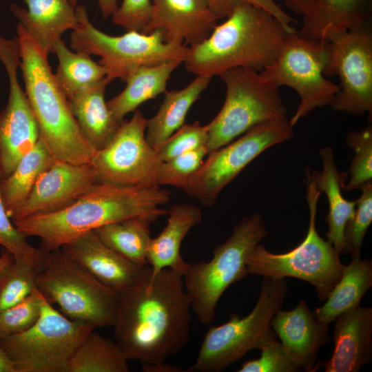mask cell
<instances>
[{
	"label": "cell",
	"mask_w": 372,
	"mask_h": 372,
	"mask_svg": "<svg viewBox=\"0 0 372 372\" xmlns=\"http://www.w3.org/2000/svg\"><path fill=\"white\" fill-rule=\"evenodd\" d=\"M192 312L183 276L170 269L154 273L147 265L138 281L119 293L115 341L128 360L163 362L187 345Z\"/></svg>",
	"instance_id": "obj_1"
},
{
	"label": "cell",
	"mask_w": 372,
	"mask_h": 372,
	"mask_svg": "<svg viewBox=\"0 0 372 372\" xmlns=\"http://www.w3.org/2000/svg\"><path fill=\"white\" fill-rule=\"evenodd\" d=\"M170 199V192L160 187L97 183L61 209L13 223L25 236L40 238V248L49 253L83 234L111 223L133 217L146 218L154 222L167 214L161 206Z\"/></svg>",
	"instance_id": "obj_2"
},
{
	"label": "cell",
	"mask_w": 372,
	"mask_h": 372,
	"mask_svg": "<svg viewBox=\"0 0 372 372\" xmlns=\"http://www.w3.org/2000/svg\"><path fill=\"white\" fill-rule=\"evenodd\" d=\"M295 28L261 8L240 4L205 40L188 47L183 63L189 72L211 79L235 68L261 71L274 61Z\"/></svg>",
	"instance_id": "obj_3"
},
{
	"label": "cell",
	"mask_w": 372,
	"mask_h": 372,
	"mask_svg": "<svg viewBox=\"0 0 372 372\" xmlns=\"http://www.w3.org/2000/svg\"><path fill=\"white\" fill-rule=\"evenodd\" d=\"M17 38L25 93L37 120L39 138L56 160L90 163L96 149L82 133L59 87L45 55L18 23Z\"/></svg>",
	"instance_id": "obj_4"
},
{
	"label": "cell",
	"mask_w": 372,
	"mask_h": 372,
	"mask_svg": "<svg viewBox=\"0 0 372 372\" xmlns=\"http://www.w3.org/2000/svg\"><path fill=\"white\" fill-rule=\"evenodd\" d=\"M267 235L262 216L251 214L234 226L229 238L214 249L210 260L187 263L184 287L192 311L201 324L214 320L218 302L225 290L248 276L247 259Z\"/></svg>",
	"instance_id": "obj_5"
},
{
	"label": "cell",
	"mask_w": 372,
	"mask_h": 372,
	"mask_svg": "<svg viewBox=\"0 0 372 372\" xmlns=\"http://www.w3.org/2000/svg\"><path fill=\"white\" fill-rule=\"evenodd\" d=\"M75 11L78 23L71 33L70 47L74 52L101 57L99 63L105 70L107 85L117 79L125 81L144 66L185 60L188 46L166 42L161 30L110 35L91 23L85 6H76Z\"/></svg>",
	"instance_id": "obj_6"
},
{
	"label": "cell",
	"mask_w": 372,
	"mask_h": 372,
	"mask_svg": "<svg viewBox=\"0 0 372 372\" xmlns=\"http://www.w3.org/2000/svg\"><path fill=\"white\" fill-rule=\"evenodd\" d=\"M288 285L284 278L263 276L258 301L246 316L231 313L229 320L205 333L195 363L187 372H218L274 337L271 320L282 307Z\"/></svg>",
	"instance_id": "obj_7"
},
{
	"label": "cell",
	"mask_w": 372,
	"mask_h": 372,
	"mask_svg": "<svg viewBox=\"0 0 372 372\" xmlns=\"http://www.w3.org/2000/svg\"><path fill=\"white\" fill-rule=\"evenodd\" d=\"M307 178L309 223L304 239L282 254L272 253L258 243L249 255L246 266L248 275L293 277L308 282L316 287L319 300L323 302L340 279L344 265L340 254L317 231L316 218L321 193L307 175Z\"/></svg>",
	"instance_id": "obj_8"
},
{
	"label": "cell",
	"mask_w": 372,
	"mask_h": 372,
	"mask_svg": "<svg viewBox=\"0 0 372 372\" xmlns=\"http://www.w3.org/2000/svg\"><path fill=\"white\" fill-rule=\"evenodd\" d=\"M36 287L50 303L74 321L94 327H113L119 293L108 287L61 249L49 252L38 272Z\"/></svg>",
	"instance_id": "obj_9"
},
{
	"label": "cell",
	"mask_w": 372,
	"mask_h": 372,
	"mask_svg": "<svg viewBox=\"0 0 372 372\" xmlns=\"http://www.w3.org/2000/svg\"><path fill=\"white\" fill-rule=\"evenodd\" d=\"M218 76L226 94L220 110L207 124L208 154L258 125L287 118L279 87L260 71L235 68Z\"/></svg>",
	"instance_id": "obj_10"
},
{
	"label": "cell",
	"mask_w": 372,
	"mask_h": 372,
	"mask_svg": "<svg viewBox=\"0 0 372 372\" xmlns=\"http://www.w3.org/2000/svg\"><path fill=\"white\" fill-rule=\"evenodd\" d=\"M95 328L69 319L44 297L39 317L25 331L0 340L16 372H65L85 337Z\"/></svg>",
	"instance_id": "obj_11"
},
{
	"label": "cell",
	"mask_w": 372,
	"mask_h": 372,
	"mask_svg": "<svg viewBox=\"0 0 372 372\" xmlns=\"http://www.w3.org/2000/svg\"><path fill=\"white\" fill-rule=\"evenodd\" d=\"M329 41L300 36L296 28L289 32L274 61L260 72L278 87L287 86L300 96V103L289 119L294 126L313 110L330 105L339 86L324 74Z\"/></svg>",
	"instance_id": "obj_12"
},
{
	"label": "cell",
	"mask_w": 372,
	"mask_h": 372,
	"mask_svg": "<svg viewBox=\"0 0 372 372\" xmlns=\"http://www.w3.org/2000/svg\"><path fill=\"white\" fill-rule=\"evenodd\" d=\"M293 135V126L287 118L258 125L209 152L182 189L202 205L211 206L222 190L253 160Z\"/></svg>",
	"instance_id": "obj_13"
},
{
	"label": "cell",
	"mask_w": 372,
	"mask_h": 372,
	"mask_svg": "<svg viewBox=\"0 0 372 372\" xmlns=\"http://www.w3.org/2000/svg\"><path fill=\"white\" fill-rule=\"evenodd\" d=\"M329 41L327 76L337 75L339 90L330 106L355 116L372 115V30L369 21Z\"/></svg>",
	"instance_id": "obj_14"
},
{
	"label": "cell",
	"mask_w": 372,
	"mask_h": 372,
	"mask_svg": "<svg viewBox=\"0 0 372 372\" xmlns=\"http://www.w3.org/2000/svg\"><path fill=\"white\" fill-rule=\"evenodd\" d=\"M147 121L140 110H135L129 121L121 123L107 144L96 151L90 163L98 183L160 187L156 178L162 161L146 141Z\"/></svg>",
	"instance_id": "obj_15"
},
{
	"label": "cell",
	"mask_w": 372,
	"mask_h": 372,
	"mask_svg": "<svg viewBox=\"0 0 372 372\" xmlns=\"http://www.w3.org/2000/svg\"><path fill=\"white\" fill-rule=\"evenodd\" d=\"M0 61L9 79L7 104L0 112V180L8 177L39 139V126L25 92L17 78L20 48L17 37L0 34Z\"/></svg>",
	"instance_id": "obj_16"
},
{
	"label": "cell",
	"mask_w": 372,
	"mask_h": 372,
	"mask_svg": "<svg viewBox=\"0 0 372 372\" xmlns=\"http://www.w3.org/2000/svg\"><path fill=\"white\" fill-rule=\"evenodd\" d=\"M98 183L91 163L74 165L56 160L38 178L22 205L12 215L15 222L61 209Z\"/></svg>",
	"instance_id": "obj_17"
},
{
	"label": "cell",
	"mask_w": 372,
	"mask_h": 372,
	"mask_svg": "<svg viewBox=\"0 0 372 372\" xmlns=\"http://www.w3.org/2000/svg\"><path fill=\"white\" fill-rule=\"evenodd\" d=\"M218 20L207 0H152L150 19L142 33L161 30L166 42L189 47L205 40Z\"/></svg>",
	"instance_id": "obj_18"
},
{
	"label": "cell",
	"mask_w": 372,
	"mask_h": 372,
	"mask_svg": "<svg viewBox=\"0 0 372 372\" xmlns=\"http://www.w3.org/2000/svg\"><path fill=\"white\" fill-rule=\"evenodd\" d=\"M271 324L287 353L302 369L314 372L321 367L318 355L330 340L329 324L318 321L304 300L291 310L279 309Z\"/></svg>",
	"instance_id": "obj_19"
},
{
	"label": "cell",
	"mask_w": 372,
	"mask_h": 372,
	"mask_svg": "<svg viewBox=\"0 0 372 372\" xmlns=\"http://www.w3.org/2000/svg\"><path fill=\"white\" fill-rule=\"evenodd\" d=\"M60 249L68 257L118 293L134 285L146 267L133 263L108 247L94 230L81 235Z\"/></svg>",
	"instance_id": "obj_20"
},
{
	"label": "cell",
	"mask_w": 372,
	"mask_h": 372,
	"mask_svg": "<svg viewBox=\"0 0 372 372\" xmlns=\"http://www.w3.org/2000/svg\"><path fill=\"white\" fill-rule=\"evenodd\" d=\"M334 348L320 363L325 372H358L372 360V308H356L334 320Z\"/></svg>",
	"instance_id": "obj_21"
},
{
	"label": "cell",
	"mask_w": 372,
	"mask_h": 372,
	"mask_svg": "<svg viewBox=\"0 0 372 372\" xmlns=\"http://www.w3.org/2000/svg\"><path fill=\"white\" fill-rule=\"evenodd\" d=\"M27 9L10 6L28 34L47 56L68 30L77 25L75 6L69 0H23Z\"/></svg>",
	"instance_id": "obj_22"
},
{
	"label": "cell",
	"mask_w": 372,
	"mask_h": 372,
	"mask_svg": "<svg viewBox=\"0 0 372 372\" xmlns=\"http://www.w3.org/2000/svg\"><path fill=\"white\" fill-rule=\"evenodd\" d=\"M371 0H316L296 32L311 40L329 41L369 21Z\"/></svg>",
	"instance_id": "obj_23"
},
{
	"label": "cell",
	"mask_w": 372,
	"mask_h": 372,
	"mask_svg": "<svg viewBox=\"0 0 372 372\" xmlns=\"http://www.w3.org/2000/svg\"><path fill=\"white\" fill-rule=\"evenodd\" d=\"M320 156L322 161L321 172L307 170V175L314 182L320 193H324L327 198L329 211L324 218L329 227L327 240L341 254L344 249V228L354 213L356 202L348 200L342 196V189L348 173L339 170L332 147H322Z\"/></svg>",
	"instance_id": "obj_24"
},
{
	"label": "cell",
	"mask_w": 372,
	"mask_h": 372,
	"mask_svg": "<svg viewBox=\"0 0 372 372\" xmlns=\"http://www.w3.org/2000/svg\"><path fill=\"white\" fill-rule=\"evenodd\" d=\"M167 223L158 236L149 244L147 265L156 273L170 269L182 276L187 263L180 254L182 242L189 231L202 220L200 210L188 204L171 206L167 211Z\"/></svg>",
	"instance_id": "obj_25"
},
{
	"label": "cell",
	"mask_w": 372,
	"mask_h": 372,
	"mask_svg": "<svg viewBox=\"0 0 372 372\" xmlns=\"http://www.w3.org/2000/svg\"><path fill=\"white\" fill-rule=\"evenodd\" d=\"M105 80L68 98V103L82 133L96 149L104 147L121 123L111 114L105 100Z\"/></svg>",
	"instance_id": "obj_26"
},
{
	"label": "cell",
	"mask_w": 372,
	"mask_h": 372,
	"mask_svg": "<svg viewBox=\"0 0 372 372\" xmlns=\"http://www.w3.org/2000/svg\"><path fill=\"white\" fill-rule=\"evenodd\" d=\"M183 63L172 61L140 68L126 80L125 88L107 101L113 118L122 123L128 113L134 112L143 103L166 92L167 81L173 72Z\"/></svg>",
	"instance_id": "obj_27"
},
{
	"label": "cell",
	"mask_w": 372,
	"mask_h": 372,
	"mask_svg": "<svg viewBox=\"0 0 372 372\" xmlns=\"http://www.w3.org/2000/svg\"><path fill=\"white\" fill-rule=\"evenodd\" d=\"M210 81L209 78L197 75L185 87L165 92L157 113L147 121L145 138L150 146L157 149L185 124L189 110Z\"/></svg>",
	"instance_id": "obj_28"
},
{
	"label": "cell",
	"mask_w": 372,
	"mask_h": 372,
	"mask_svg": "<svg viewBox=\"0 0 372 372\" xmlns=\"http://www.w3.org/2000/svg\"><path fill=\"white\" fill-rule=\"evenodd\" d=\"M372 287V260L352 258L344 265L342 276L329 292L325 302L313 311L316 318L329 324L340 314L360 305L364 295Z\"/></svg>",
	"instance_id": "obj_29"
},
{
	"label": "cell",
	"mask_w": 372,
	"mask_h": 372,
	"mask_svg": "<svg viewBox=\"0 0 372 372\" xmlns=\"http://www.w3.org/2000/svg\"><path fill=\"white\" fill-rule=\"evenodd\" d=\"M56 160L39 138L36 145L19 161L12 173L0 180V194L10 218L28 198L40 176Z\"/></svg>",
	"instance_id": "obj_30"
},
{
	"label": "cell",
	"mask_w": 372,
	"mask_h": 372,
	"mask_svg": "<svg viewBox=\"0 0 372 372\" xmlns=\"http://www.w3.org/2000/svg\"><path fill=\"white\" fill-rule=\"evenodd\" d=\"M152 222L146 218L133 217L105 225L94 231L108 247L133 263L145 266L147 265Z\"/></svg>",
	"instance_id": "obj_31"
},
{
	"label": "cell",
	"mask_w": 372,
	"mask_h": 372,
	"mask_svg": "<svg viewBox=\"0 0 372 372\" xmlns=\"http://www.w3.org/2000/svg\"><path fill=\"white\" fill-rule=\"evenodd\" d=\"M52 53L59 61L54 76L67 99L105 79L103 65L93 61L89 54L72 52L61 39L55 43Z\"/></svg>",
	"instance_id": "obj_32"
},
{
	"label": "cell",
	"mask_w": 372,
	"mask_h": 372,
	"mask_svg": "<svg viewBox=\"0 0 372 372\" xmlns=\"http://www.w3.org/2000/svg\"><path fill=\"white\" fill-rule=\"evenodd\" d=\"M128 361L116 341L92 331L78 347L65 372H128Z\"/></svg>",
	"instance_id": "obj_33"
},
{
	"label": "cell",
	"mask_w": 372,
	"mask_h": 372,
	"mask_svg": "<svg viewBox=\"0 0 372 372\" xmlns=\"http://www.w3.org/2000/svg\"><path fill=\"white\" fill-rule=\"evenodd\" d=\"M0 246L11 253L15 260L32 266L38 271L43 267L49 254L41 248L31 245L27 236L17 229L6 211L1 194Z\"/></svg>",
	"instance_id": "obj_34"
},
{
	"label": "cell",
	"mask_w": 372,
	"mask_h": 372,
	"mask_svg": "<svg viewBox=\"0 0 372 372\" xmlns=\"http://www.w3.org/2000/svg\"><path fill=\"white\" fill-rule=\"evenodd\" d=\"M347 145L354 155L351 162L349 182L344 185L345 191L359 189L362 185L372 181V125L351 131L346 136Z\"/></svg>",
	"instance_id": "obj_35"
},
{
	"label": "cell",
	"mask_w": 372,
	"mask_h": 372,
	"mask_svg": "<svg viewBox=\"0 0 372 372\" xmlns=\"http://www.w3.org/2000/svg\"><path fill=\"white\" fill-rule=\"evenodd\" d=\"M38 271L14 258L0 274V312L25 299L36 288Z\"/></svg>",
	"instance_id": "obj_36"
},
{
	"label": "cell",
	"mask_w": 372,
	"mask_h": 372,
	"mask_svg": "<svg viewBox=\"0 0 372 372\" xmlns=\"http://www.w3.org/2000/svg\"><path fill=\"white\" fill-rule=\"evenodd\" d=\"M359 189L361 195L355 200L354 213L347 223L344 232L343 253L350 254L351 258L361 257L363 240L372 222V181Z\"/></svg>",
	"instance_id": "obj_37"
},
{
	"label": "cell",
	"mask_w": 372,
	"mask_h": 372,
	"mask_svg": "<svg viewBox=\"0 0 372 372\" xmlns=\"http://www.w3.org/2000/svg\"><path fill=\"white\" fill-rule=\"evenodd\" d=\"M43 296L37 287L25 299L0 312V340L22 332L38 320Z\"/></svg>",
	"instance_id": "obj_38"
},
{
	"label": "cell",
	"mask_w": 372,
	"mask_h": 372,
	"mask_svg": "<svg viewBox=\"0 0 372 372\" xmlns=\"http://www.w3.org/2000/svg\"><path fill=\"white\" fill-rule=\"evenodd\" d=\"M207 154V147H202L162 161L157 173L158 185H170L183 189L200 168Z\"/></svg>",
	"instance_id": "obj_39"
},
{
	"label": "cell",
	"mask_w": 372,
	"mask_h": 372,
	"mask_svg": "<svg viewBox=\"0 0 372 372\" xmlns=\"http://www.w3.org/2000/svg\"><path fill=\"white\" fill-rule=\"evenodd\" d=\"M208 142L207 125L198 121L184 124L167 138L155 150L161 161H168L180 154L206 147Z\"/></svg>",
	"instance_id": "obj_40"
},
{
	"label": "cell",
	"mask_w": 372,
	"mask_h": 372,
	"mask_svg": "<svg viewBox=\"0 0 372 372\" xmlns=\"http://www.w3.org/2000/svg\"><path fill=\"white\" fill-rule=\"evenodd\" d=\"M259 349L260 357L244 362L238 372H297L302 369L274 337L267 340Z\"/></svg>",
	"instance_id": "obj_41"
},
{
	"label": "cell",
	"mask_w": 372,
	"mask_h": 372,
	"mask_svg": "<svg viewBox=\"0 0 372 372\" xmlns=\"http://www.w3.org/2000/svg\"><path fill=\"white\" fill-rule=\"evenodd\" d=\"M152 11V0H123L112 15L113 23L127 31L143 32Z\"/></svg>",
	"instance_id": "obj_42"
},
{
	"label": "cell",
	"mask_w": 372,
	"mask_h": 372,
	"mask_svg": "<svg viewBox=\"0 0 372 372\" xmlns=\"http://www.w3.org/2000/svg\"><path fill=\"white\" fill-rule=\"evenodd\" d=\"M207 1L218 19L226 18L238 6L249 3L269 12L287 28H295L294 18L282 9L276 0H207Z\"/></svg>",
	"instance_id": "obj_43"
},
{
	"label": "cell",
	"mask_w": 372,
	"mask_h": 372,
	"mask_svg": "<svg viewBox=\"0 0 372 372\" xmlns=\"http://www.w3.org/2000/svg\"><path fill=\"white\" fill-rule=\"evenodd\" d=\"M293 13L304 16L313 7L316 0H281Z\"/></svg>",
	"instance_id": "obj_44"
},
{
	"label": "cell",
	"mask_w": 372,
	"mask_h": 372,
	"mask_svg": "<svg viewBox=\"0 0 372 372\" xmlns=\"http://www.w3.org/2000/svg\"><path fill=\"white\" fill-rule=\"evenodd\" d=\"M144 372H187V369L166 364L165 362L154 364L142 365Z\"/></svg>",
	"instance_id": "obj_45"
},
{
	"label": "cell",
	"mask_w": 372,
	"mask_h": 372,
	"mask_svg": "<svg viewBox=\"0 0 372 372\" xmlns=\"http://www.w3.org/2000/svg\"><path fill=\"white\" fill-rule=\"evenodd\" d=\"M104 17L112 16L118 8L117 0H97Z\"/></svg>",
	"instance_id": "obj_46"
},
{
	"label": "cell",
	"mask_w": 372,
	"mask_h": 372,
	"mask_svg": "<svg viewBox=\"0 0 372 372\" xmlns=\"http://www.w3.org/2000/svg\"><path fill=\"white\" fill-rule=\"evenodd\" d=\"M0 372H16L14 364L0 347Z\"/></svg>",
	"instance_id": "obj_47"
},
{
	"label": "cell",
	"mask_w": 372,
	"mask_h": 372,
	"mask_svg": "<svg viewBox=\"0 0 372 372\" xmlns=\"http://www.w3.org/2000/svg\"><path fill=\"white\" fill-rule=\"evenodd\" d=\"M14 257L8 250L3 249L0 255V274L7 266L13 260Z\"/></svg>",
	"instance_id": "obj_48"
},
{
	"label": "cell",
	"mask_w": 372,
	"mask_h": 372,
	"mask_svg": "<svg viewBox=\"0 0 372 372\" xmlns=\"http://www.w3.org/2000/svg\"><path fill=\"white\" fill-rule=\"evenodd\" d=\"M69 1L74 6H76L77 0H69Z\"/></svg>",
	"instance_id": "obj_49"
},
{
	"label": "cell",
	"mask_w": 372,
	"mask_h": 372,
	"mask_svg": "<svg viewBox=\"0 0 372 372\" xmlns=\"http://www.w3.org/2000/svg\"><path fill=\"white\" fill-rule=\"evenodd\" d=\"M2 251H3V248L0 246V255H1V252H2Z\"/></svg>",
	"instance_id": "obj_50"
}]
</instances>
